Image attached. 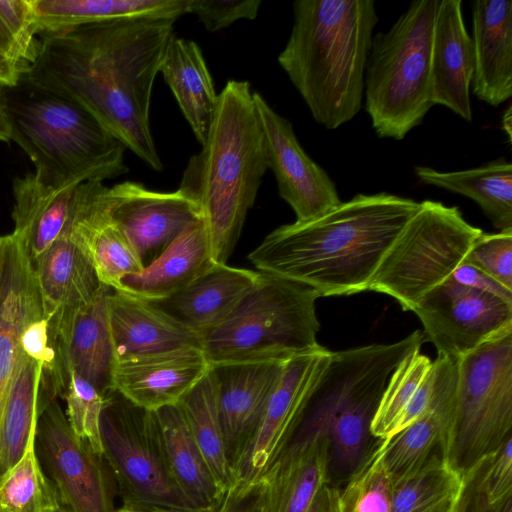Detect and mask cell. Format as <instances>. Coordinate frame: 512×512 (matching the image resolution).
Returning a JSON list of instances; mask_svg holds the SVG:
<instances>
[{
    "label": "cell",
    "mask_w": 512,
    "mask_h": 512,
    "mask_svg": "<svg viewBox=\"0 0 512 512\" xmlns=\"http://www.w3.org/2000/svg\"><path fill=\"white\" fill-rule=\"evenodd\" d=\"M175 21L124 18L42 31L21 78L87 111L160 172L150 104Z\"/></svg>",
    "instance_id": "obj_1"
},
{
    "label": "cell",
    "mask_w": 512,
    "mask_h": 512,
    "mask_svg": "<svg viewBox=\"0 0 512 512\" xmlns=\"http://www.w3.org/2000/svg\"><path fill=\"white\" fill-rule=\"evenodd\" d=\"M419 205L386 192L357 194L315 219L274 229L248 259L259 272L306 283L321 297L359 293Z\"/></svg>",
    "instance_id": "obj_2"
},
{
    "label": "cell",
    "mask_w": 512,
    "mask_h": 512,
    "mask_svg": "<svg viewBox=\"0 0 512 512\" xmlns=\"http://www.w3.org/2000/svg\"><path fill=\"white\" fill-rule=\"evenodd\" d=\"M278 63L314 120L334 130L352 120L364 97L378 16L373 0H297Z\"/></svg>",
    "instance_id": "obj_3"
},
{
    "label": "cell",
    "mask_w": 512,
    "mask_h": 512,
    "mask_svg": "<svg viewBox=\"0 0 512 512\" xmlns=\"http://www.w3.org/2000/svg\"><path fill=\"white\" fill-rule=\"evenodd\" d=\"M253 92L248 81H227L202 149L178 187L200 210L216 264L232 254L268 169Z\"/></svg>",
    "instance_id": "obj_4"
},
{
    "label": "cell",
    "mask_w": 512,
    "mask_h": 512,
    "mask_svg": "<svg viewBox=\"0 0 512 512\" xmlns=\"http://www.w3.org/2000/svg\"><path fill=\"white\" fill-rule=\"evenodd\" d=\"M12 136L54 187L103 182L129 171L126 147L81 107L20 79L2 87Z\"/></svg>",
    "instance_id": "obj_5"
},
{
    "label": "cell",
    "mask_w": 512,
    "mask_h": 512,
    "mask_svg": "<svg viewBox=\"0 0 512 512\" xmlns=\"http://www.w3.org/2000/svg\"><path fill=\"white\" fill-rule=\"evenodd\" d=\"M321 294L296 280L261 273L231 315L201 340L211 366L286 362L321 347L315 303Z\"/></svg>",
    "instance_id": "obj_6"
},
{
    "label": "cell",
    "mask_w": 512,
    "mask_h": 512,
    "mask_svg": "<svg viewBox=\"0 0 512 512\" xmlns=\"http://www.w3.org/2000/svg\"><path fill=\"white\" fill-rule=\"evenodd\" d=\"M439 0L413 1L373 36L365 71V109L381 138L402 140L431 102V44Z\"/></svg>",
    "instance_id": "obj_7"
},
{
    "label": "cell",
    "mask_w": 512,
    "mask_h": 512,
    "mask_svg": "<svg viewBox=\"0 0 512 512\" xmlns=\"http://www.w3.org/2000/svg\"><path fill=\"white\" fill-rule=\"evenodd\" d=\"M440 455L464 474L512 436V329L458 358V378L438 411Z\"/></svg>",
    "instance_id": "obj_8"
},
{
    "label": "cell",
    "mask_w": 512,
    "mask_h": 512,
    "mask_svg": "<svg viewBox=\"0 0 512 512\" xmlns=\"http://www.w3.org/2000/svg\"><path fill=\"white\" fill-rule=\"evenodd\" d=\"M483 231L456 206L424 200L394 241L369 289L393 297L412 311L432 288L460 266Z\"/></svg>",
    "instance_id": "obj_9"
},
{
    "label": "cell",
    "mask_w": 512,
    "mask_h": 512,
    "mask_svg": "<svg viewBox=\"0 0 512 512\" xmlns=\"http://www.w3.org/2000/svg\"><path fill=\"white\" fill-rule=\"evenodd\" d=\"M103 457L123 505L200 511L179 489L166 464L156 412L117 392L105 397L100 420Z\"/></svg>",
    "instance_id": "obj_10"
},
{
    "label": "cell",
    "mask_w": 512,
    "mask_h": 512,
    "mask_svg": "<svg viewBox=\"0 0 512 512\" xmlns=\"http://www.w3.org/2000/svg\"><path fill=\"white\" fill-rule=\"evenodd\" d=\"M329 350L320 347L289 359L260 420L232 465V488L226 505L250 496L255 486L292 439L308 395Z\"/></svg>",
    "instance_id": "obj_11"
},
{
    "label": "cell",
    "mask_w": 512,
    "mask_h": 512,
    "mask_svg": "<svg viewBox=\"0 0 512 512\" xmlns=\"http://www.w3.org/2000/svg\"><path fill=\"white\" fill-rule=\"evenodd\" d=\"M35 451L60 502L72 512H114V481L102 454L77 437L57 399L40 413Z\"/></svg>",
    "instance_id": "obj_12"
},
{
    "label": "cell",
    "mask_w": 512,
    "mask_h": 512,
    "mask_svg": "<svg viewBox=\"0 0 512 512\" xmlns=\"http://www.w3.org/2000/svg\"><path fill=\"white\" fill-rule=\"evenodd\" d=\"M412 311L437 356L460 358L512 329V302L451 276L428 291Z\"/></svg>",
    "instance_id": "obj_13"
},
{
    "label": "cell",
    "mask_w": 512,
    "mask_h": 512,
    "mask_svg": "<svg viewBox=\"0 0 512 512\" xmlns=\"http://www.w3.org/2000/svg\"><path fill=\"white\" fill-rule=\"evenodd\" d=\"M262 126L267 168L276 179L280 197L292 208L296 221L315 219L341 204L335 183L301 147L291 122L254 91Z\"/></svg>",
    "instance_id": "obj_14"
},
{
    "label": "cell",
    "mask_w": 512,
    "mask_h": 512,
    "mask_svg": "<svg viewBox=\"0 0 512 512\" xmlns=\"http://www.w3.org/2000/svg\"><path fill=\"white\" fill-rule=\"evenodd\" d=\"M43 317L25 241L14 232L0 236V441L9 394L24 356L26 329Z\"/></svg>",
    "instance_id": "obj_15"
},
{
    "label": "cell",
    "mask_w": 512,
    "mask_h": 512,
    "mask_svg": "<svg viewBox=\"0 0 512 512\" xmlns=\"http://www.w3.org/2000/svg\"><path fill=\"white\" fill-rule=\"evenodd\" d=\"M108 211L138 252L144 267L154 261L193 221L197 204L180 189L160 192L124 181L107 191Z\"/></svg>",
    "instance_id": "obj_16"
},
{
    "label": "cell",
    "mask_w": 512,
    "mask_h": 512,
    "mask_svg": "<svg viewBox=\"0 0 512 512\" xmlns=\"http://www.w3.org/2000/svg\"><path fill=\"white\" fill-rule=\"evenodd\" d=\"M330 476L329 443L317 427L300 423L250 495L254 512H307Z\"/></svg>",
    "instance_id": "obj_17"
},
{
    "label": "cell",
    "mask_w": 512,
    "mask_h": 512,
    "mask_svg": "<svg viewBox=\"0 0 512 512\" xmlns=\"http://www.w3.org/2000/svg\"><path fill=\"white\" fill-rule=\"evenodd\" d=\"M200 347H184L115 360L112 391L135 406L156 412L178 405L210 371Z\"/></svg>",
    "instance_id": "obj_18"
},
{
    "label": "cell",
    "mask_w": 512,
    "mask_h": 512,
    "mask_svg": "<svg viewBox=\"0 0 512 512\" xmlns=\"http://www.w3.org/2000/svg\"><path fill=\"white\" fill-rule=\"evenodd\" d=\"M43 316L54 347L68 335L78 311L103 284L66 225L63 234L34 262Z\"/></svg>",
    "instance_id": "obj_19"
},
{
    "label": "cell",
    "mask_w": 512,
    "mask_h": 512,
    "mask_svg": "<svg viewBox=\"0 0 512 512\" xmlns=\"http://www.w3.org/2000/svg\"><path fill=\"white\" fill-rule=\"evenodd\" d=\"M431 102L470 122V88L474 73L472 38L461 0H439L431 44Z\"/></svg>",
    "instance_id": "obj_20"
},
{
    "label": "cell",
    "mask_w": 512,
    "mask_h": 512,
    "mask_svg": "<svg viewBox=\"0 0 512 512\" xmlns=\"http://www.w3.org/2000/svg\"><path fill=\"white\" fill-rule=\"evenodd\" d=\"M286 362L211 366L231 470L254 432Z\"/></svg>",
    "instance_id": "obj_21"
},
{
    "label": "cell",
    "mask_w": 512,
    "mask_h": 512,
    "mask_svg": "<svg viewBox=\"0 0 512 512\" xmlns=\"http://www.w3.org/2000/svg\"><path fill=\"white\" fill-rule=\"evenodd\" d=\"M108 325L114 361L184 347H200L201 337L151 302L110 291Z\"/></svg>",
    "instance_id": "obj_22"
},
{
    "label": "cell",
    "mask_w": 512,
    "mask_h": 512,
    "mask_svg": "<svg viewBox=\"0 0 512 512\" xmlns=\"http://www.w3.org/2000/svg\"><path fill=\"white\" fill-rule=\"evenodd\" d=\"M261 272L216 264L173 296L149 301L202 338L224 322L257 285Z\"/></svg>",
    "instance_id": "obj_23"
},
{
    "label": "cell",
    "mask_w": 512,
    "mask_h": 512,
    "mask_svg": "<svg viewBox=\"0 0 512 512\" xmlns=\"http://www.w3.org/2000/svg\"><path fill=\"white\" fill-rule=\"evenodd\" d=\"M474 73L477 99L499 106L512 96V1L472 3Z\"/></svg>",
    "instance_id": "obj_24"
},
{
    "label": "cell",
    "mask_w": 512,
    "mask_h": 512,
    "mask_svg": "<svg viewBox=\"0 0 512 512\" xmlns=\"http://www.w3.org/2000/svg\"><path fill=\"white\" fill-rule=\"evenodd\" d=\"M216 265L202 219L191 222L141 272L121 281L120 290L146 301L169 298Z\"/></svg>",
    "instance_id": "obj_25"
},
{
    "label": "cell",
    "mask_w": 512,
    "mask_h": 512,
    "mask_svg": "<svg viewBox=\"0 0 512 512\" xmlns=\"http://www.w3.org/2000/svg\"><path fill=\"white\" fill-rule=\"evenodd\" d=\"M111 289L102 285L83 306L66 338L57 346V363L68 379L73 371L92 384L104 397L112 391L113 348L107 316Z\"/></svg>",
    "instance_id": "obj_26"
},
{
    "label": "cell",
    "mask_w": 512,
    "mask_h": 512,
    "mask_svg": "<svg viewBox=\"0 0 512 512\" xmlns=\"http://www.w3.org/2000/svg\"><path fill=\"white\" fill-rule=\"evenodd\" d=\"M169 472L179 489L200 510L224 507L225 495L198 447L179 405L156 411Z\"/></svg>",
    "instance_id": "obj_27"
},
{
    "label": "cell",
    "mask_w": 512,
    "mask_h": 512,
    "mask_svg": "<svg viewBox=\"0 0 512 512\" xmlns=\"http://www.w3.org/2000/svg\"><path fill=\"white\" fill-rule=\"evenodd\" d=\"M76 187L48 185L34 172L14 179L13 232L25 241L32 262L63 234Z\"/></svg>",
    "instance_id": "obj_28"
},
{
    "label": "cell",
    "mask_w": 512,
    "mask_h": 512,
    "mask_svg": "<svg viewBox=\"0 0 512 512\" xmlns=\"http://www.w3.org/2000/svg\"><path fill=\"white\" fill-rule=\"evenodd\" d=\"M195 138L202 145L218 106V94L199 45L171 37L160 68Z\"/></svg>",
    "instance_id": "obj_29"
},
{
    "label": "cell",
    "mask_w": 512,
    "mask_h": 512,
    "mask_svg": "<svg viewBox=\"0 0 512 512\" xmlns=\"http://www.w3.org/2000/svg\"><path fill=\"white\" fill-rule=\"evenodd\" d=\"M415 174L425 184L474 200L499 231L512 230V164L505 159L454 172L417 166Z\"/></svg>",
    "instance_id": "obj_30"
},
{
    "label": "cell",
    "mask_w": 512,
    "mask_h": 512,
    "mask_svg": "<svg viewBox=\"0 0 512 512\" xmlns=\"http://www.w3.org/2000/svg\"><path fill=\"white\" fill-rule=\"evenodd\" d=\"M38 33L77 25L140 17L177 20L189 0H32Z\"/></svg>",
    "instance_id": "obj_31"
},
{
    "label": "cell",
    "mask_w": 512,
    "mask_h": 512,
    "mask_svg": "<svg viewBox=\"0 0 512 512\" xmlns=\"http://www.w3.org/2000/svg\"><path fill=\"white\" fill-rule=\"evenodd\" d=\"M178 405L217 484L227 499L233 478L212 368Z\"/></svg>",
    "instance_id": "obj_32"
},
{
    "label": "cell",
    "mask_w": 512,
    "mask_h": 512,
    "mask_svg": "<svg viewBox=\"0 0 512 512\" xmlns=\"http://www.w3.org/2000/svg\"><path fill=\"white\" fill-rule=\"evenodd\" d=\"M43 363L24 353L5 408L0 441V477L24 455L35 436Z\"/></svg>",
    "instance_id": "obj_33"
},
{
    "label": "cell",
    "mask_w": 512,
    "mask_h": 512,
    "mask_svg": "<svg viewBox=\"0 0 512 512\" xmlns=\"http://www.w3.org/2000/svg\"><path fill=\"white\" fill-rule=\"evenodd\" d=\"M463 474L434 454L411 477L392 486L390 512H454Z\"/></svg>",
    "instance_id": "obj_34"
},
{
    "label": "cell",
    "mask_w": 512,
    "mask_h": 512,
    "mask_svg": "<svg viewBox=\"0 0 512 512\" xmlns=\"http://www.w3.org/2000/svg\"><path fill=\"white\" fill-rule=\"evenodd\" d=\"M387 438L378 440L343 488L331 489V512H390L392 485L384 465Z\"/></svg>",
    "instance_id": "obj_35"
},
{
    "label": "cell",
    "mask_w": 512,
    "mask_h": 512,
    "mask_svg": "<svg viewBox=\"0 0 512 512\" xmlns=\"http://www.w3.org/2000/svg\"><path fill=\"white\" fill-rule=\"evenodd\" d=\"M442 424L439 414L429 408L420 418L387 438L384 465L394 486L420 471L440 447Z\"/></svg>",
    "instance_id": "obj_36"
},
{
    "label": "cell",
    "mask_w": 512,
    "mask_h": 512,
    "mask_svg": "<svg viewBox=\"0 0 512 512\" xmlns=\"http://www.w3.org/2000/svg\"><path fill=\"white\" fill-rule=\"evenodd\" d=\"M59 502L45 475L33 436L21 459L0 477V512H49Z\"/></svg>",
    "instance_id": "obj_37"
},
{
    "label": "cell",
    "mask_w": 512,
    "mask_h": 512,
    "mask_svg": "<svg viewBox=\"0 0 512 512\" xmlns=\"http://www.w3.org/2000/svg\"><path fill=\"white\" fill-rule=\"evenodd\" d=\"M420 349L406 355L388 379L370 425L377 440L396 433L403 413L431 373L433 361Z\"/></svg>",
    "instance_id": "obj_38"
},
{
    "label": "cell",
    "mask_w": 512,
    "mask_h": 512,
    "mask_svg": "<svg viewBox=\"0 0 512 512\" xmlns=\"http://www.w3.org/2000/svg\"><path fill=\"white\" fill-rule=\"evenodd\" d=\"M63 398L74 434L102 454L100 420L105 397L79 374L70 371Z\"/></svg>",
    "instance_id": "obj_39"
},
{
    "label": "cell",
    "mask_w": 512,
    "mask_h": 512,
    "mask_svg": "<svg viewBox=\"0 0 512 512\" xmlns=\"http://www.w3.org/2000/svg\"><path fill=\"white\" fill-rule=\"evenodd\" d=\"M38 32L32 0H0V51L27 66Z\"/></svg>",
    "instance_id": "obj_40"
},
{
    "label": "cell",
    "mask_w": 512,
    "mask_h": 512,
    "mask_svg": "<svg viewBox=\"0 0 512 512\" xmlns=\"http://www.w3.org/2000/svg\"><path fill=\"white\" fill-rule=\"evenodd\" d=\"M462 263L473 266L512 290V230L482 232Z\"/></svg>",
    "instance_id": "obj_41"
},
{
    "label": "cell",
    "mask_w": 512,
    "mask_h": 512,
    "mask_svg": "<svg viewBox=\"0 0 512 512\" xmlns=\"http://www.w3.org/2000/svg\"><path fill=\"white\" fill-rule=\"evenodd\" d=\"M261 0H189L188 13L195 14L209 32H217L238 20L257 17Z\"/></svg>",
    "instance_id": "obj_42"
},
{
    "label": "cell",
    "mask_w": 512,
    "mask_h": 512,
    "mask_svg": "<svg viewBox=\"0 0 512 512\" xmlns=\"http://www.w3.org/2000/svg\"><path fill=\"white\" fill-rule=\"evenodd\" d=\"M480 483L491 508L512 497V436L480 461Z\"/></svg>",
    "instance_id": "obj_43"
},
{
    "label": "cell",
    "mask_w": 512,
    "mask_h": 512,
    "mask_svg": "<svg viewBox=\"0 0 512 512\" xmlns=\"http://www.w3.org/2000/svg\"><path fill=\"white\" fill-rule=\"evenodd\" d=\"M454 512H491L480 483V462L463 474V487Z\"/></svg>",
    "instance_id": "obj_44"
},
{
    "label": "cell",
    "mask_w": 512,
    "mask_h": 512,
    "mask_svg": "<svg viewBox=\"0 0 512 512\" xmlns=\"http://www.w3.org/2000/svg\"><path fill=\"white\" fill-rule=\"evenodd\" d=\"M451 277L461 284L492 293L512 302V290L507 289L471 265L462 263L452 273Z\"/></svg>",
    "instance_id": "obj_45"
},
{
    "label": "cell",
    "mask_w": 512,
    "mask_h": 512,
    "mask_svg": "<svg viewBox=\"0 0 512 512\" xmlns=\"http://www.w3.org/2000/svg\"><path fill=\"white\" fill-rule=\"evenodd\" d=\"M25 67L22 63L0 51V87L16 86Z\"/></svg>",
    "instance_id": "obj_46"
},
{
    "label": "cell",
    "mask_w": 512,
    "mask_h": 512,
    "mask_svg": "<svg viewBox=\"0 0 512 512\" xmlns=\"http://www.w3.org/2000/svg\"><path fill=\"white\" fill-rule=\"evenodd\" d=\"M331 489L332 487L328 485L324 486L315 497L307 512H331Z\"/></svg>",
    "instance_id": "obj_47"
},
{
    "label": "cell",
    "mask_w": 512,
    "mask_h": 512,
    "mask_svg": "<svg viewBox=\"0 0 512 512\" xmlns=\"http://www.w3.org/2000/svg\"><path fill=\"white\" fill-rule=\"evenodd\" d=\"M114 512H198V511H187V510L162 508V507H144V506L122 505L120 508L115 509ZM211 512H230V508L227 506H224L219 510L211 511Z\"/></svg>",
    "instance_id": "obj_48"
},
{
    "label": "cell",
    "mask_w": 512,
    "mask_h": 512,
    "mask_svg": "<svg viewBox=\"0 0 512 512\" xmlns=\"http://www.w3.org/2000/svg\"><path fill=\"white\" fill-rule=\"evenodd\" d=\"M11 136V122L4 103L2 87H0V141L8 142L11 140Z\"/></svg>",
    "instance_id": "obj_49"
},
{
    "label": "cell",
    "mask_w": 512,
    "mask_h": 512,
    "mask_svg": "<svg viewBox=\"0 0 512 512\" xmlns=\"http://www.w3.org/2000/svg\"><path fill=\"white\" fill-rule=\"evenodd\" d=\"M491 512H512V497L506 499L497 507L491 508Z\"/></svg>",
    "instance_id": "obj_50"
},
{
    "label": "cell",
    "mask_w": 512,
    "mask_h": 512,
    "mask_svg": "<svg viewBox=\"0 0 512 512\" xmlns=\"http://www.w3.org/2000/svg\"><path fill=\"white\" fill-rule=\"evenodd\" d=\"M49 512H72L70 509H68L65 505H63L60 500L58 504Z\"/></svg>",
    "instance_id": "obj_51"
}]
</instances>
